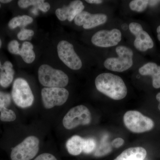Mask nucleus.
Returning <instances> with one entry per match:
<instances>
[{"label":"nucleus","mask_w":160,"mask_h":160,"mask_svg":"<svg viewBox=\"0 0 160 160\" xmlns=\"http://www.w3.org/2000/svg\"><path fill=\"white\" fill-rule=\"evenodd\" d=\"M38 78L43 86L49 88H63L69 83V78L66 73L46 64L40 66Z\"/></svg>","instance_id":"f03ea898"},{"label":"nucleus","mask_w":160,"mask_h":160,"mask_svg":"<svg viewBox=\"0 0 160 160\" xmlns=\"http://www.w3.org/2000/svg\"><path fill=\"white\" fill-rule=\"evenodd\" d=\"M96 142L92 138L84 139L83 152L86 154L91 153L96 149Z\"/></svg>","instance_id":"4be33fe9"},{"label":"nucleus","mask_w":160,"mask_h":160,"mask_svg":"<svg viewBox=\"0 0 160 160\" xmlns=\"http://www.w3.org/2000/svg\"><path fill=\"white\" fill-rule=\"evenodd\" d=\"M124 143V140L122 138H118L115 139L112 142L111 145L112 147L114 148H119L121 146H122Z\"/></svg>","instance_id":"c85d7f7f"},{"label":"nucleus","mask_w":160,"mask_h":160,"mask_svg":"<svg viewBox=\"0 0 160 160\" xmlns=\"http://www.w3.org/2000/svg\"><path fill=\"white\" fill-rule=\"evenodd\" d=\"M107 15L103 13L91 14L90 12L83 11L75 18V24L78 26H83L85 29H90L107 22Z\"/></svg>","instance_id":"f8f14e48"},{"label":"nucleus","mask_w":160,"mask_h":160,"mask_svg":"<svg viewBox=\"0 0 160 160\" xmlns=\"http://www.w3.org/2000/svg\"><path fill=\"white\" fill-rule=\"evenodd\" d=\"M126 128L135 133H142L153 129L154 122L140 112L130 110L125 113L123 118Z\"/></svg>","instance_id":"20e7f679"},{"label":"nucleus","mask_w":160,"mask_h":160,"mask_svg":"<svg viewBox=\"0 0 160 160\" xmlns=\"http://www.w3.org/2000/svg\"><path fill=\"white\" fill-rule=\"evenodd\" d=\"M122 32L119 29L101 30L92 36L91 42L98 47L108 48L118 45L122 40Z\"/></svg>","instance_id":"9d476101"},{"label":"nucleus","mask_w":160,"mask_h":160,"mask_svg":"<svg viewBox=\"0 0 160 160\" xmlns=\"http://www.w3.org/2000/svg\"><path fill=\"white\" fill-rule=\"evenodd\" d=\"M156 99L159 102L158 106V108L159 109L160 111V92L158 93L156 95Z\"/></svg>","instance_id":"2f4dec72"},{"label":"nucleus","mask_w":160,"mask_h":160,"mask_svg":"<svg viewBox=\"0 0 160 160\" xmlns=\"http://www.w3.org/2000/svg\"><path fill=\"white\" fill-rule=\"evenodd\" d=\"M2 40H1V38H0V48H1V46H2Z\"/></svg>","instance_id":"e433bc0d"},{"label":"nucleus","mask_w":160,"mask_h":160,"mask_svg":"<svg viewBox=\"0 0 160 160\" xmlns=\"http://www.w3.org/2000/svg\"><path fill=\"white\" fill-rule=\"evenodd\" d=\"M33 22V18L28 15L19 16L12 19L8 24L9 28L14 29L18 27H25Z\"/></svg>","instance_id":"6ab92c4d"},{"label":"nucleus","mask_w":160,"mask_h":160,"mask_svg":"<svg viewBox=\"0 0 160 160\" xmlns=\"http://www.w3.org/2000/svg\"><path fill=\"white\" fill-rule=\"evenodd\" d=\"M86 2L90 4H100L103 2L102 0H86Z\"/></svg>","instance_id":"7c9ffc66"},{"label":"nucleus","mask_w":160,"mask_h":160,"mask_svg":"<svg viewBox=\"0 0 160 160\" xmlns=\"http://www.w3.org/2000/svg\"><path fill=\"white\" fill-rule=\"evenodd\" d=\"M84 8L85 6L82 1L76 0L72 2L68 6L57 9L55 14L60 21L68 20L69 22H72L78 14L83 11Z\"/></svg>","instance_id":"ddd939ff"},{"label":"nucleus","mask_w":160,"mask_h":160,"mask_svg":"<svg viewBox=\"0 0 160 160\" xmlns=\"http://www.w3.org/2000/svg\"><path fill=\"white\" fill-rule=\"evenodd\" d=\"M129 29L135 36L134 46L139 51L145 52L153 48L154 44L152 39L139 23L132 22L129 25Z\"/></svg>","instance_id":"9b49d317"},{"label":"nucleus","mask_w":160,"mask_h":160,"mask_svg":"<svg viewBox=\"0 0 160 160\" xmlns=\"http://www.w3.org/2000/svg\"><path fill=\"white\" fill-rule=\"evenodd\" d=\"M91 121V114L89 109L83 105L72 108L63 119V125L66 129H71L79 125H87Z\"/></svg>","instance_id":"0eeeda50"},{"label":"nucleus","mask_w":160,"mask_h":160,"mask_svg":"<svg viewBox=\"0 0 160 160\" xmlns=\"http://www.w3.org/2000/svg\"><path fill=\"white\" fill-rule=\"evenodd\" d=\"M33 46L31 43L25 42L20 49L19 55L23 61L27 64L33 62L35 59V53L33 50Z\"/></svg>","instance_id":"a211bd4d"},{"label":"nucleus","mask_w":160,"mask_h":160,"mask_svg":"<svg viewBox=\"0 0 160 160\" xmlns=\"http://www.w3.org/2000/svg\"><path fill=\"white\" fill-rule=\"evenodd\" d=\"M148 5L149 1L133 0L129 3V6L130 9L132 11L142 12L146 10Z\"/></svg>","instance_id":"412c9836"},{"label":"nucleus","mask_w":160,"mask_h":160,"mask_svg":"<svg viewBox=\"0 0 160 160\" xmlns=\"http://www.w3.org/2000/svg\"><path fill=\"white\" fill-rule=\"evenodd\" d=\"M34 34V31L31 29H23L18 33L17 37L21 41L29 39Z\"/></svg>","instance_id":"a878e982"},{"label":"nucleus","mask_w":160,"mask_h":160,"mask_svg":"<svg viewBox=\"0 0 160 160\" xmlns=\"http://www.w3.org/2000/svg\"><path fill=\"white\" fill-rule=\"evenodd\" d=\"M19 43L16 40H12L8 44V50L12 54L19 55L20 48Z\"/></svg>","instance_id":"bb28decb"},{"label":"nucleus","mask_w":160,"mask_h":160,"mask_svg":"<svg viewBox=\"0 0 160 160\" xmlns=\"http://www.w3.org/2000/svg\"><path fill=\"white\" fill-rule=\"evenodd\" d=\"M157 32L158 33V38L160 42V26H158L157 29Z\"/></svg>","instance_id":"72a5a7b5"},{"label":"nucleus","mask_w":160,"mask_h":160,"mask_svg":"<svg viewBox=\"0 0 160 160\" xmlns=\"http://www.w3.org/2000/svg\"><path fill=\"white\" fill-rule=\"evenodd\" d=\"M116 52L118 57L106 59L104 62L105 68L118 72H123L130 69L133 65L132 50L129 47L120 46L117 47Z\"/></svg>","instance_id":"7ed1b4c3"},{"label":"nucleus","mask_w":160,"mask_h":160,"mask_svg":"<svg viewBox=\"0 0 160 160\" xmlns=\"http://www.w3.org/2000/svg\"><path fill=\"white\" fill-rule=\"evenodd\" d=\"M139 72L143 76H151L152 86L155 89L160 88V66L156 63L149 62L141 67Z\"/></svg>","instance_id":"4468645a"},{"label":"nucleus","mask_w":160,"mask_h":160,"mask_svg":"<svg viewBox=\"0 0 160 160\" xmlns=\"http://www.w3.org/2000/svg\"><path fill=\"white\" fill-rule=\"evenodd\" d=\"M58 55L67 67L72 70H78L82 63L75 51L73 45L66 41H60L57 46Z\"/></svg>","instance_id":"1a4fd4ad"},{"label":"nucleus","mask_w":160,"mask_h":160,"mask_svg":"<svg viewBox=\"0 0 160 160\" xmlns=\"http://www.w3.org/2000/svg\"><path fill=\"white\" fill-rule=\"evenodd\" d=\"M42 101L45 108L50 109L66 102L69 92L64 88H44L41 92Z\"/></svg>","instance_id":"6e6552de"},{"label":"nucleus","mask_w":160,"mask_h":160,"mask_svg":"<svg viewBox=\"0 0 160 160\" xmlns=\"http://www.w3.org/2000/svg\"><path fill=\"white\" fill-rule=\"evenodd\" d=\"M11 103V97L8 93L0 91V112L7 108Z\"/></svg>","instance_id":"393cba45"},{"label":"nucleus","mask_w":160,"mask_h":160,"mask_svg":"<svg viewBox=\"0 0 160 160\" xmlns=\"http://www.w3.org/2000/svg\"><path fill=\"white\" fill-rule=\"evenodd\" d=\"M45 2L43 0H19L18 1V5L20 8L25 9L30 6H34L38 9L42 3Z\"/></svg>","instance_id":"b1692460"},{"label":"nucleus","mask_w":160,"mask_h":160,"mask_svg":"<svg viewBox=\"0 0 160 160\" xmlns=\"http://www.w3.org/2000/svg\"><path fill=\"white\" fill-rule=\"evenodd\" d=\"M16 118V115L15 113L11 109L5 108L1 111L0 119L2 122H12L15 121Z\"/></svg>","instance_id":"5701e85b"},{"label":"nucleus","mask_w":160,"mask_h":160,"mask_svg":"<svg viewBox=\"0 0 160 160\" xmlns=\"http://www.w3.org/2000/svg\"><path fill=\"white\" fill-rule=\"evenodd\" d=\"M38 9L43 12H48L50 9V5L49 3L47 2H43L40 5Z\"/></svg>","instance_id":"c756f323"},{"label":"nucleus","mask_w":160,"mask_h":160,"mask_svg":"<svg viewBox=\"0 0 160 160\" xmlns=\"http://www.w3.org/2000/svg\"><path fill=\"white\" fill-rule=\"evenodd\" d=\"M0 7H1V4H0Z\"/></svg>","instance_id":"4c0bfd02"},{"label":"nucleus","mask_w":160,"mask_h":160,"mask_svg":"<svg viewBox=\"0 0 160 160\" xmlns=\"http://www.w3.org/2000/svg\"><path fill=\"white\" fill-rule=\"evenodd\" d=\"M34 160H57L53 155L48 153H44L40 154Z\"/></svg>","instance_id":"cd10ccee"},{"label":"nucleus","mask_w":160,"mask_h":160,"mask_svg":"<svg viewBox=\"0 0 160 160\" xmlns=\"http://www.w3.org/2000/svg\"><path fill=\"white\" fill-rule=\"evenodd\" d=\"M108 136L105 135L101 141L98 147L95 152L94 155L97 157H101L111 152L112 145L108 140Z\"/></svg>","instance_id":"aec40b11"},{"label":"nucleus","mask_w":160,"mask_h":160,"mask_svg":"<svg viewBox=\"0 0 160 160\" xmlns=\"http://www.w3.org/2000/svg\"><path fill=\"white\" fill-rule=\"evenodd\" d=\"M2 66L1 62H0V72H1V70H2Z\"/></svg>","instance_id":"c9c22d12"},{"label":"nucleus","mask_w":160,"mask_h":160,"mask_svg":"<svg viewBox=\"0 0 160 160\" xmlns=\"http://www.w3.org/2000/svg\"><path fill=\"white\" fill-rule=\"evenodd\" d=\"M158 2L159 1H149V4H150V6H154L157 4Z\"/></svg>","instance_id":"473e14b6"},{"label":"nucleus","mask_w":160,"mask_h":160,"mask_svg":"<svg viewBox=\"0 0 160 160\" xmlns=\"http://www.w3.org/2000/svg\"><path fill=\"white\" fill-rule=\"evenodd\" d=\"M39 149V140L36 137H28L12 149V160H30L37 154Z\"/></svg>","instance_id":"423d86ee"},{"label":"nucleus","mask_w":160,"mask_h":160,"mask_svg":"<svg viewBox=\"0 0 160 160\" xmlns=\"http://www.w3.org/2000/svg\"><path fill=\"white\" fill-rule=\"evenodd\" d=\"M146 155L147 152L142 147H132L124 150L113 160H144Z\"/></svg>","instance_id":"2eb2a0df"},{"label":"nucleus","mask_w":160,"mask_h":160,"mask_svg":"<svg viewBox=\"0 0 160 160\" xmlns=\"http://www.w3.org/2000/svg\"><path fill=\"white\" fill-rule=\"evenodd\" d=\"M13 66L10 62L7 61L4 63L0 72V85L6 88L12 82L14 75Z\"/></svg>","instance_id":"dca6fc26"},{"label":"nucleus","mask_w":160,"mask_h":160,"mask_svg":"<svg viewBox=\"0 0 160 160\" xmlns=\"http://www.w3.org/2000/svg\"><path fill=\"white\" fill-rule=\"evenodd\" d=\"M12 96L16 105L22 108L30 107L34 102V96L29 84L22 78L15 80L12 86Z\"/></svg>","instance_id":"39448f33"},{"label":"nucleus","mask_w":160,"mask_h":160,"mask_svg":"<svg viewBox=\"0 0 160 160\" xmlns=\"http://www.w3.org/2000/svg\"><path fill=\"white\" fill-rule=\"evenodd\" d=\"M95 86L100 92L115 100L124 98L127 94V88L122 79L111 73H102L96 78Z\"/></svg>","instance_id":"f257e3e1"},{"label":"nucleus","mask_w":160,"mask_h":160,"mask_svg":"<svg viewBox=\"0 0 160 160\" xmlns=\"http://www.w3.org/2000/svg\"><path fill=\"white\" fill-rule=\"evenodd\" d=\"M84 139L78 135L72 137L66 142V146L69 154L77 156L83 152Z\"/></svg>","instance_id":"f3484780"},{"label":"nucleus","mask_w":160,"mask_h":160,"mask_svg":"<svg viewBox=\"0 0 160 160\" xmlns=\"http://www.w3.org/2000/svg\"><path fill=\"white\" fill-rule=\"evenodd\" d=\"M11 2V0H0V2L3 3H8Z\"/></svg>","instance_id":"f704fd0d"}]
</instances>
